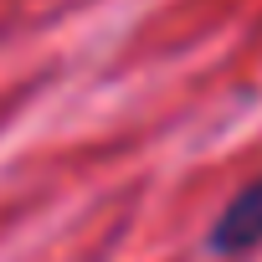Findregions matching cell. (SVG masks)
Wrapping results in <instances>:
<instances>
[{
    "label": "cell",
    "mask_w": 262,
    "mask_h": 262,
    "mask_svg": "<svg viewBox=\"0 0 262 262\" xmlns=\"http://www.w3.org/2000/svg\"><path fill=\"white\" fill-rule=\"evenodd\" d=\"M252 247H262V175L247 180L211 221L206 231V252L211 257H247Z\"/></svg>",
    "instance_id": "obj_1"
}]
</instances>
